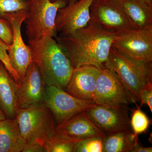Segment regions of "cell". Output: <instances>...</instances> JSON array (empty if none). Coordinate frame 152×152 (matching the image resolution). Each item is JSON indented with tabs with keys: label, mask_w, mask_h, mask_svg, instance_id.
Wrapping results in <instances>:
<instances>
[{
	"label": "cell",
	"mask_w": 152,
	"mask_h": 152,
	"mask_svg": "<svg viewBox=\"0 0 152 152\" xmlns=\"http://www.w3.org/2000/svg\"><path fill=\"white\" fill-rule=\"evenodd\" d=\"M75 144L74 142L61 139L57 134L44 143V152H73Z\"/></svg>",
	"instance_id": "7402d4cb"
},
{
	"label": "cell",
	"mask_w": 152,
	"mask_h": 152,
	"mask_svg": "<svg viewBox=\"0 0 152 152\" xmlns=\"http://www.w3.org/2000/svg\"><path fill=\"white\" fill-rule=\"evenodd\" d=\"M93 100L96 103L110 106L137 104L127 87L114 71L104 67L96 82Z\"/></svg>",
	"instance_id": "ba28073f"
},
{
	"label": "cell",
	"mask_w": 152,
	"mask_h": 152,
	"mask_svg": "<svg viewBox=\"0 0 152 152\" xmlns=\"http://www.w3.org/2000/svg\"><path fill=\"white\" fill-rule=\"evenodd\" d=\"M112 47L134 59L152 62V27L117 36Z\"/></svg>",
	"instance_id": "8fae6325"
},
{
	"label": "cell",
	"mask_w": 152,
	"mask_h": 152,
	"mask_svg": "<svg viewBox=\"0 0 152 152\" xmlns=\"http://www.w3.org/2000/svg\"><path fill=\"white\" fill-rule=\"evenodd\" d=\"M152 147H144L141 145L138 142L136 143L132 149L131 152H152Z\"/></svg>",
	"instance_id": "83f0119b"
},
{
	"label": "cell",
	"mask_w": 152,
	"mask_h": 152,
	"mask_svg": "<svg viewBox=\"0 0 152 152\" xmlns=\"http://www.w3.org/2000/svg\"><path fill=\"white\" fill-rule=\"evenodd\" d=\"M142 1L148 5L152 7V0H140Z\"/></svg>",
	"instance_id": "f1b7e54d"
},
{
	"label": "cell",
	"mask_w": 152,
	"mask_h": 152,
	"mask_svg": "<svg viewBox=\"0 0 152 152\" xmlns=\"http://www.w3.org/2000/svg\"><path fill=\"white\" fill-rule=\"evenodd\" d=\"M44 145L37 142L26 143L22 152H43Z\"/></svg>",
	"instance_id": "4316f807"
},
{
	"label": "cell",
	"mask_w": 152,
	"mask_h": 152,
	"mask_svg": "<svg viewBox=\"0 0 152 152\" xmlns=\"http://www.w3.org/2000/svg\"><path fill=\"white\" fill-rule=\"evenodd\" d=\"M9 47L8 45L0 39V61L2 62L7 70L11 75L12 76L15 82L17 83H19L22 80L18 74L11 65L7 52Z\"/></svg>",
	"instance_id": "cb8c5ba5"
},
{
	"label": "cell",
	"mask_w": 152,
	"mask_h": 152,
	"mask_svg": "<svg viewBox=\"0 0 152 152\" xmlns=\"http://www.w3.org/2000/svg\"><path fill=\"white\" fill-rule=\"evenodd\" d=\"M122 5L134 29L152 27V7L140 0L125 1Z\"/></svg>",
	"instance_id": "ac0fdd59"
},
{
	"label": "cell",
	"mask_w": 152,
	"mask_h": 152,
	"mask_svg": "<svg viewBox=\"0 0 152 152\" xmlns=\"http://www.w3.org/2000/svg\"><path fill=\"white\" fill-rule=\"evenodd\" d=\"M116 37L89 22L84 27L56 38L74 69L86 65L102 69Z\"/></svg>",
	"instance_id": "6da1fadb"
},
{
	"label": "cell",
	"mask_w": 152,
	"mask_h": 152,
	"mask_svg": "<svg viewBox=\"0 0 152 152\" xmlns=\"http://www.w3.org/2000/svg\"><path fill=\"white\" fill-rule=\"evenodd\" d=\"M91 23L106 32L115 36L134 29L122 4L108 0H94L90 7Z\"/></svg>",
	"instance_id": "8992f818"
},
{
	"label": "cell",
	"mask_w": 152,
	"mask_h": 152,
	"mask_svg": "<svg viewBox=\"0 0 152 152\" xmlns=\"http://www.w3.org/2000/svg\"><path fill=\"white\" fill-rule=\"evenodd\" d=\"M37 65L33 62L23 78L18 83L17 104L19 109L42 103L45 90Z\"/></svg>",
	"instance_id": "4fadbf2b"
},
{
	"label": "cell",
	"mask_w": 152,
	"mask_h": 152,
	"mask_svg": "<svg viewBox=\"0 0 152 152\" xmlns=\"http://www.w3.org/2000/svg\"><path fill=\"white\" fill-rule=\"evenodd\" d=\"M104 67L114 71L127 87L136 102L148 82L152 81V62L134 59L111 47Z\"/></svg>",
	"instance_id": "3957f363"
},
{
	"label": "cell",
	"mask_w": 152,
	"mask_h": 152,
	"mask_svg": "<svg viewBox=\"0 0 152 152\" xmlns=\"http://www.w3.org/2000/svg\"><path fill=\"white\" fill-rule=\"evenodd\" d=\"M104 136H96L76 142L73 152H102Z\"/></svg>",
	"instance_id": "44dd1931"
},
{
	"label": "cell",
	"mask_w": 152,
	"mask_h": 152,
	"mask_svg": "<svg viewBox=\"0 0 152 152\" xmlns=\"http://www.w3.org/2000/svg\"><path fill=\"white\" fill-rule=\"evenodd\" d=\"M133 111L130 124L133 132L136 135L145 132L149 127L151 121L146 115L142 111L140 106Z\"/></svg>",
	"instance_id": "ffe728a7"
},
{
	"label": "cell",
	"mask_w": 152,
	"mask_h": 152,
	"mask_svg": "<svg viewBox=\"0 0 152 152\" xmlns=\"http://www.w3.org/2000/svg\"><path fill=\"white\" fill-rule=\"evenodd\" d=\"M28 44L46 86H56L65 91L74 69L56 40L46 35L29 40Z\"/></svg>",
	"instance_id": "7a4b0ae2"
},
{
	"label": "cell",
	"mask_w": 152,
	"mask_h": 152,
	"mask_svg": "<svg viewBox=\"0 0 152 152\" xmlns=\"http://www.w3.org/2000/svg\"><path fill=\"white\" fill-rule=\"evenodd\" d=\"M27 12L20 10L8 13L4 17L10 23L13 32L12 42L7 51L10 62L21 80L24 77L29 66L34 61L29 47L23 40L21 31L22 23L26 18Z\"/></svg>",
	"instance_id": "30bf717a"
},
{
	"label": "cell",
	"mask_w": 152,
	"mask_h": 152,
	"mask_svg": "<svg viewBox=\"0 0 152 152\" xmlns=\"http://www.w3.org/2000/svg\"><path fill=\"white\" fill-rule=\"evenodd\" d=\"M50 1H51L52 2H54L55 1H56V0H50ZM68 1H69V2L75 1H77V0H68Z\"/></svg>",
	"instance_id": "1f68e13d"
},
{
	"label": "cell",
	"mask_w": 152,
	"mask_h": 152,
	"mask_svg": "<svg viewBox=\"0 0 152 152\" xmlns=\"http://www.w3.org/2000/svg\"><path fill=\"white\" fill-rule=\"evenodd\" d=\"M129 110L128 106H110L96 103L84 112L105 135L132 130Z\"/></svg>",
	"instance_id": "9c48e42d"
},
{
	"label": "cell",
	"mask_w": 152,
	"mask_h": 152,
	"mask_svg": "<svg viewBox=\"0 0 152 152\" xmlns=\"http://www.w3.org/2000/svg\"><path fill=\"white\" fill-rule=\"evenodd\" d=\"M17 117L26 143L37 142L44 145L48 140L57 135L54 118L43 103L19 109Z\"/></svg>",
	"instance_id": "277c9868"
},
{
	"label": "cell",
	"mask_w": 152,
	"mask_h": 152,
	"mask_svg": "<svg viewBox=\"0 0 152 152\" xmlns=\"http://www.w3.org/2000/svg\"><path fill=\"white\" fill-rule=\"evenodd\" d=\"M43 103L51 112L57 126L63 125L96 104L93 100L75 97L56 86H45Z\"/></svg>",
	"instance_id": "52a82bcc"
},
{
	"label": "cell",
	"mask_w": 152,
	"mask_h": 152,
	"mask_svg": "<svg viewBox=\"0 0 152 152\" xmlns=\"http://www.w3.org/2000/svg\"><path fill=\"white\" fill-rule=\"evenodd\" d=\"M5 119H6L5 116L4 115L2 111L0 108V121H2V120Z\"/></svg>",
	"instance_id": "f546056e"
},
{
	"label": "cell",
	"mask_w": 152,
	"mask_h": 152,
	"mask_svg": "<svg viewBox=\"0 0 152 152\" xmlns=\"http://www.w3.org/2000/svg\"><path fill=\"white\" fill-rule=\"evenodd\" d=\"M141 107L143 105L145 104L148 106L150 110L152 113V82H148L143 88H142L140 93Z\"/></svg>",
	"instance_id": "484cf974"
},
{
	"label": "cell",
	"mask_w": 152,
	"mask_h": 152,
	"mask_svg": "<svg viewBox=\"0 0 152 152\" xmlns=\"http://www.w3.org/2000/svg\"><path fill=\"white\" fill-rule=\"evenodd\" d=\"M94 0L69 2L57 12L55 25L57 33L66 34L86 26L90 20V7Z\"/></svg>",
	"instance_id": "7c38bea8"
},
{
	"label": "cell",
	"mask_w": 152,
	"mask_h": 152,
	"mask_svg": "<svg viewBox=\"0 0 152 152\" xmlns=\"http://www.w3.org/2000/svg\"><path fill=\"white\" fill-rule=\"evenodd\" d=\"M26 34L29 40L39 39L48 35L57 37L55 20L58 11L66 5L65 0H28Z\"/></svg>",
	"instance_id": "5b68a950"
},
{
	"label": "cell",
	"mask_w": 152,
	"mask_h": 152,
	"mask_svg": "<svg viewBox=\"0 0 152 152\" xmlns=\"http://www.w3.org/2000/svg\"><path fill=\"white\" fill-rule=\"evenodd\" d=\"M28 0H0V18L4 19L5 15L8 13L28 11Z\"/></svg>",
	"instance_id": "603a6c76"
},
{
	"label": "cell",
	"mask_w": 152,
	"mask_h": 152,
	"mask_svg": "<svg viewBox=\"0 0 152 152\" xmlns=\"http://www.w3.org/2000/svg\"><path fill=\"white\" fill-rule=\"evenodd\" d=\"M138 141L133 131H125L104 136L102 152H131Z\"/></svg>",
	"instance_id": "d6986e66"
},
{
	"label": "cell",
	"mask_w": 152,
	"mask_h": 152,
	"mask_svg": "<svg viewBox=\"0 0 152 152\" xmlns=\"http://www.w3.org/2000/svg\"><path fill=\"white\" fill-rule=\"evenodd\" d=\"M26 144L17 117L0 121V152H22Z\"/></svg>",
	"instance_id": "e0dca14e"
},
{
	"label": "cell",
	"mask_w": 152,
	"mask_h": 152,
	"mask_svg": "<svg viewBox=\"0 0 152 152\" xmlns=\"http://www.w3.org/2000/svg\"><path fill=\"white\" fill-rule=\"evenodd\" d=\"M57 135L68 141H80L96 136H104L87 117L84 111L74 116L63 125L56 127Z\"/></svg>",
	"instance_id": "9a60e30c"
},
{
	"label": "cell",
	"mask_w": 152,
	"mask_h": 152,
	"mask_svg": "<svg viewBox=\"0 0 152 152\" xmlns=\"http://www.w3.org/2000/svg\"><path fill=\"white\" fill-rule=\"evenodd\" d=\"M18 88V84L0 61V108L7 119L17 117Z\"/></svg>",
	"instance_id": "2e32d148"
},
{
	"label": "cell",
	"mask_w": 152,
	"mask_h": 152,
	"mask_svg": "<svg viewBox=\"0 0 152 152\" xmlns=\"http://www.w3.org/2000/svg\"><path fill=\"white\" fill-rule=\"evenodd\" d=\"M13 38V32L10 23L6 19L0 18V39L10 46Z\"/></svg>",
	"instance_id": "d4e9b609"
},
{
	"label": "cell",
	"mask_w": 152,
	"mask_h": 152,
	"mask_svg": "<svg viewBox=\"0 0 152 152\" xmlns=\"http://www.w3.org/2000/svg\"><path fill=\"white\" fill-rule=\"evenodd\" d=\"M108 1H115L117 2L123 4V3L125 1H129V0H108Z\"/></svg>",
	"instance_id": "4dcf8cb0"
},
{
	"label": "cell",
	"mask_w": 152,
	"mask_h": 152,
	"mask_svg": "<svg viewBox=\"0 0 152 152\" xmlns=\"http://www.w3.org/2000/svg\"><path fill=\"white\" fill-rule=\"evenodd\" d=\"M101 69L94 66H83L74 69L65 91L75 97L93 100L96 82Z\"/></svg>",
	"instance_id": "5bb4252c"
}]
</instances>
